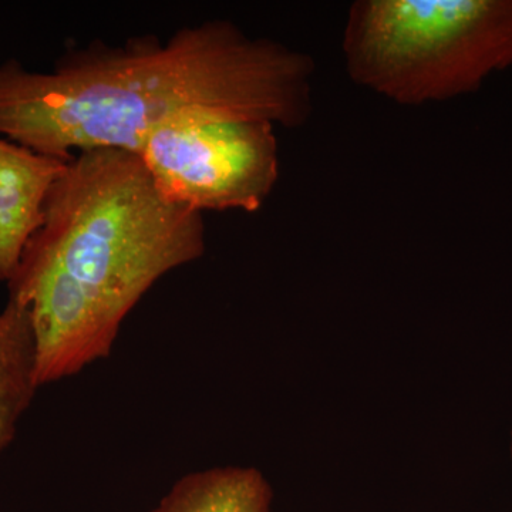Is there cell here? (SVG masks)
<instances>
[{
  "instance_id": "cell-1",
  "label": "cell",
  "mask_w": 512,
  "mask_h": 512,
  "mask_svg": "<svg viewBox=\"0 0 512 512\" xmlns=\"http://www.w3.org/2000/svg\"><path fill=\"white\" fill-rule=\"evenodd\" d=\"M315 64L228 20L178 29L168 39L93 43L49 72L0 64V136L69 161L89 150L136 154L158 128L192 119L299 127L312 111Z\"/></svg>"
},
{
  "instance_id": "cell-2",
  "label": "cell",
  "mask_w": 512,
  "mask_h": 512,
  "mask_svg": "<svg viewBox=\"0 0 512 512\" xmlns=\"http://www.w3.org/2000/svg\"><path fill=\"white\" fill-rule=\"evenodd\" d=\"M205 248L201 212L163 197L136 154L70 158L8 282L32 323L39 387L107 359L144 295Z\"/></svg>"
},
{
  "instance_id": "cell-3",
  "label": "cell",
  "mask_w": 512,
  "mask_h": 512,
  "mask_svg": "<svg viewBox=\"0 0 512 512\" xmlns=\"http://www.w3.org/2000/svg\"><path fill=\"white\" fill-rule=\"evenodd\" d=\"M342 47L350 79L386 99H454L512 66V0H360Z\"/></svg>"
},
{
  "instance_id": "cell-4",
  "label": "cell",
  "mask_w": 512,
  "mask_h": 512,
  "mask_svg": "<svg viewBox=\"0 0 512 512\" xmlns=\"http://www.w3.org/2000/svg\"><path fill=\"white\" fill-rule=\"evenodd\" d=\"M137 156L163 197L201 214L261 210L279 178L269 121H178L148 136Z\"/></svg>"
},
{
  "instance_id": "cell-5",
  "label": "cell",
  "mask_w": 512,
  "mask_h": 512,
  "mask_svg": "<svg viewBox=\"0 0 512 512\" xmlns=\"http://www.w3.org/2000/svg\"><path fill=\"white\" fill-rule=\"evenodd\" d=\"M66 163L0 136V282L8 284L15 275Z\"/></svg>"
},
{
  "instance_id": "cell-6",
  "label": "cell",
  "mask_w": 512,
  "mask_h": 512,
  "mask_svg": "<svg viewBox=\"0 0 512 512\" xmlns=\"http://www.w3.org/2000/svg\"><path fill=\"white\" fill-rule=\"evenodd\" d=\"M271 484L254 467H217L190 473L150 512H272Z\"/></svg>"
},
{
  "instance_id": "cell-7",
  "label": "cell",
  "mask_w": 512,
  "mask_h": 512,
  "mask_svg": "<svg viewBox=\"0 0 512 512\" xmlns=\"http://www.w3.org/2000/svg\"><path fill=\"white\" fill-rule=\"evenodd\" d=\"M37 384L35 335L28 311L8 298L0 312V453L10 446Z\"/></svg>"
},
{
  "instance_id": "cell-8",
  "label": "cell",
  "mask_w": 512,
  "mask_h": 512,
  "mask_svg": "<svg viewBox=\"0 0 512 512\" xmlns=\"http://www.w3.org/2000/svg\"><path fill=\"white\" fill-rule=\"evenodd\" d=\"M511 457H512V431H511Z\"/></svg>"
}]
</instances>
